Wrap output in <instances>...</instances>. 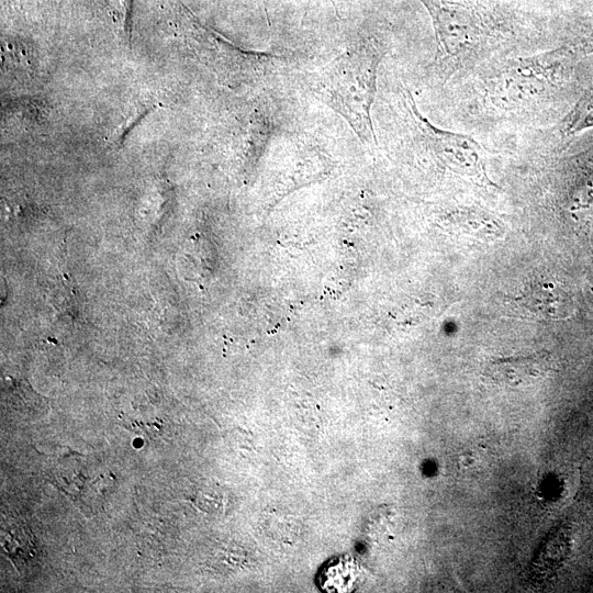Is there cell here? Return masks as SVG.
I'll list each match as a JSON object with an SVG mask.
<instances>
[{"mask_svg": "<svg viewBox=\"0 0 593 593\" xmlns=\"http://www.w3.org/2000/svg\"><path fill=\"white\" fill-rule=\"evenodd\" d=\"M563 49L572 57L593 56V18Z\"/></svg>", "mask_w": 593, "mask_h": 593, "instance_id": "11", "label": "cell"}, {"mask_svg": "<svg viewBox=\"0 0 593 593\" xmlns=\"http://www.w3.org/2000/svg\"><path fill=\"white\" fill-rule=\"evenodd\" d=\"M404 103L415 126L435 155L454 174L467 178L482 187H493L488 176L482 146L471 136L444 130L434 125L417 109L412 94L404 90Z\"/></svg>", "mask_w": 593, "mask_h": 593, "instance_id": "4", "label": "cell"}, {"mask_svg": "<svg viewBox=\"0 0 593 593\" xmlns=\"http://www.w3.org/2000/svg\"><path fill=\"white\" fill-rule=\"evenodd\" d=\"M553 368L549 353L539 351L527 356L506 357L490 361L483 369V378L491 383L517 388L528 385L547 376Z\"/></svg>", "mask_w": 593, "mask_h": 593, "instance_id": "6", "label": "cell"}, {"mask_svg": "<svg viewBox=\"0 0 593 593\" xmlns=\"http://www.w3.org/2000/svg\"><path fill=\"white\" fill-rule=\"evenodd\" d=\"M448 228L458 236L490 243L504 235V225L495 216L477 209L456 208L446 216Z\"/></svg>", "mask_w": 593, "mask_h": 593, "instance_id": "8", "label": "cell"}, {"mask_svg": "<svg viewBox=\"0 0 593 593\" xmlns=\"http://www.w3.org/2000/svg\"><path fill=\"white\" fill-rule=\"evenodd\" d=\"M5 526L2 528V547L10 556L11 560L19 568L20 561H27L32 558L33 547L31 541V533L29 529L20 525Z\"/></svg>", "mask_w": 593, "mask_h": 593, "instance_id": "10", "label": "cell"}, {"mask_svg": "<svg viewBox=\"0 0 593 593\" xmlns=\"http://www.w3.org/2000/svg\"><path fill=\"white\" fill-rule=\"evenodd\" d=\"M426 8L434 29L436 59L456 66L474 56L490 37L482 14L472 5L456 0H419Z\"/></svg>", "mask_w": 593, "mask_h": 593, "instance_id": "3", "label": "cell"}, {"mask_svg": "<svg viewBox=\"0 0 593 593\" xmlns=\"http://www.w3.org/2000/svg\"><path fill=\"white\" fill-rule=\"evenodd\" d=\"M518 313L538 321H562L570 318L575 305L571 294L553 281L535 282L511 301Z\"/></svg>", "mask_w": 593, "mask_h": 593, "instance_id": "5", "label": "cell"}, {"mask_svg": "<svg viewBox=\"0 0 593 593\" xmlns=\"http://www.w3.org/2000/svg\"><path fill=\"white\" fill-rule=\"evenodd\" d=\"M593 130V85L571 105L561 124V134L575 136Z\"/></svg>", "mask_w": 593, "mask_h": 593, "instance_id": "9", "label": "cell"}, {"mask_svg": "<svg viewBox=\"0 0 593 593\" xmlns=\"http://www.w3.org/2000/svg\"><path fill=\"white\" fill-rule=\"evenodd\" d=\"M564 204L578 222L593 219V146L575 155L567 176Z\"/></svg>", "mask_w": 593, "mask_h": 593, "instance_id": "7", "label": "cell"}, {"mask_svg": "<svg viewBox=\"0 0 593 593\" xmlns=\"http://www.w3.org/2000/svg\"><path fill=\"white\" fill-rule=\"evenodd\" d=\"M382 56L376 42H361L328 61L311 82L313 94L344 118L363 142L377 138L371 109Z\"/></svg>", "mask_w": 593, "mask_h": 593, "instance_id": "1", "label": "cell"}, {"mask_svg": "<svg viewBox=\"0 0 593 593\" xmlns=\"http://www.w3.org/2000/svg\"><path fill=\"white\" fill-rule=\"evenodd\" d=\"M570 57L559 49L496 69L484 79L483 98L494 110L505 114L535 109L566 81Z\"/></svg>", "mask_w": 593, "mask_h": 593, "instance_id": "2", "label": "cell"}]
</instances>
